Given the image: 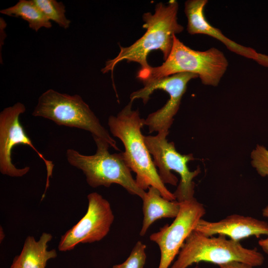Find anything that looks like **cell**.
Here are the masks:
<instances>
[{
	"label": "cell",
	"mask_w": 268,
	"mask_h": 268,
	"mask_svg": "<svg viewBox=\"0 0 268 268\" xmlns=\"http://www.w3.org/2000/svg\"><path fill=\"white\" fill-rule=\"evenodd\" d=\"M255 61H256L258 63H259L262 66L268 67V55L258 53L257 57Z\"/></svg>",
	"instance_id": "21"
},
{
	"label": "cell",
	"mask_w": 268,
	"mask_h": 268,
	"mask_svg": "<svg viewBox=\"0 0 268 268\" xmlns=\"http://www.w3.org/2000/svg\"><path fill=\"white\" fill-rule=\"evenodd\" d=\"M179 5L175 0H170L167 5L159 2L155 6V12H146L142 18L144 23L143 27L146 29L145 33L130 46H120V51L115 58L106 61L101 69L102 73L111 71L113 79V71L120 62L127 60L135 62L140 66L137 76L146 72L150 66L147 61L148 54L153 50H160L164 61L168 57L173 43L174 36L184 30L179 24L177 13Z\"/></svg>",
	"instance_id": "2"
},
{
	"label": "cell",
	"mask_w": 268,
	"mask_h": 268,
	"mask_svg": "<svg viewBox=\"0 0 268 268\" xmlns=\"http://www.w3.org/2000/svg\"><path fill=\"white\" fill-rule=\"evenodd\" d=\"M220 268H253V267L247 264L239 262H232L225 264L219 266Z\"/></svg>",
	"instance_id": "20"
},
{
	"label": "cell",
	"mask_w": 268,
	"mask_h": 268,
	"mask_svg": "<svg viewBox=\"0 0 268 268\" xmlns=\"http://www.w3.org/2000/svg\"><path fill=\"white\" fill-rule=\"evenodd\" d=\"M26 111L25 105L17 102L11 106L4 108L0 113V171L3 175L12 177H20L26 175L30 167L17 168L12 162L11 151L18 144L30 147L44 162L47 171L45 192L42 200L50 184L54 164L49 160L34 146L20 123L19 116Z\"/></svg>",
	"instance_id": "8"
},
{
	"label": "cell",
	"mask_w": 268,
	"mask_h": 268,
	"mask_svg": "<svg viewBox=\"0 0 268 268\" xmlns=\"http://www.w3.org/2000/svg\"><path fill=\"white\" fill-rule=\"evenodd\" d=\"M198 75L191 73L182 72L160 78L143 81V87L130 95V101L141 99L146 104L150 96L156 90H163L168 93L169 98L160 109L148 115L144 124L148 128L150 133L169 134L174 117L180 107L182 97L185 93L187 84Z\"/></svg>",
	"instance_id": "9"
},
{
	"label": "cell",
	"mask_w": 268,
	"mask_h": 268,
	"mask_svg": "<svg viewBox=\"0 0 268 268\" xmlns=\"http://www.w3.org/2000/svg\"><path fill=\"white\" fill-rule=\"evenodd\" d=\"M258 244L263 251L268 255V235L266 238L260 239Z\"/></svg>",
	"instance_id": "22"
},
{
	"label": "cell",
	"mask_w": 268,
	"mask_h": 268,
	"mask_svg": "<svg viewBox=\"0 0 268 268\" xmlns=\"http://www.w3.org/2000/svg\"><path fill=\"white\" fill-rule=\"evenodd\" d=\"M168 134L157 133L156 135H144V139L148 151L152 156L153 163L159 177L165 184L177 186L178 179L171 171L180 176V181L173 193L179 202L194 198L195 183L193 179L201 172L197 168L190 171L188 163L193 160L192 154H181L178 152L173 142H168L166 137Z\"/></svg>",
	"instance_id": "7"
},
{
	"label": "cell",
	"mask_w": 268,
	"mask_h": 268,
	"mask_svg": "<svg viewBox=\"0 0 268 268\" xmlns=\"http://www.w3.org/2000/svg\"><path fill=\"white\" fill-rule=\"evenodd\" d=\"M252 165L258 174L268 178V150L264 146L257 145L251 153Z\"/></svg>",
	"instance_id": "19"
},
{
	"label": "cell",
	"mask_w": 268,
	"mask_h": 268,
	"mask_svg": "<svg viewBox=\"0 0 268 268\" xmlns=\"http://www.w3.org/2000/svg\"><path fill=\"white\" fill-rule=\"evenodd\" d=\"M262 215L265 217H268V205L262 210Z\"/></svg>",
	"instance_id": "23"
},
{
	"label": "cell",
	"mask_w": 268,
	"mask_h": 268,
	"mask_svg": "<svg viewBox=\"0 0 268 268\" xmlns=\"http://www.w3.org/2000/svg\"><path fill=\"white\" fill-rule=\"evenodd\" d=\"M180 202L179 212L173 222L165 224L149 236L160 249L158 268H169L188 236L206 213L203 205L195 198Z\"/></svg>",
	"instance_id": "10"
},
{
	"label": "cell",
	"mask_w": 268,
	"mask_h": 268,
	"mask_svg": "<svg viewBox=\"0 0 268 268\" xmlns=\"http://www.w3.org/2000/svg\"><path fill=\"white\" fill-rule=\"evenodd\" d=\"M32 115L50 120L59 126L87 131L92 136L103 139L120 150L115 140L79 95H70L49 89L39 97Z\"/></svg>",
	"instance_id": "6"
},
{
	"label": "cell",
	"mask_w": 268,
	"mask_h": 268,
	"mask_svg": "<svg viewBox=\"0 0 268 268\" xmlns=\"http://www.w3.org/2000/svg\"><path fill=\"white\" fill-rule=\"evenodd\" d=\"M132 103L130 101L116 116L109 117L110 131L123 143V157L131 170L135 173L138 186L144 191L150 187H155L166 199L176 200L159 177L141 132L144 119L140 117L138 110H132Z\"/></svg>",
	"instance_id": "1"
},
{
	"label": "cell",
	"mask_w": 268,
	"mask_h": 268,
	"mask_svg": "<svg viewBox=\"0 0 268 268\" xmlns=\"http://www.w3.org/2000/svg\"><path fill=\"white\" fill-rule=\"evenodd\" d=\"M143 219L139 235L144 236L149 227L156 220L174 218L178 214L180 202L164 198L155 187H150L142 199Z\"/></svg>",
	"instance_id": "15"
},
{
	"label": "cell",
	"mask_w": 268,
	"mask_h": 268,
	"mask_svg": "<svg viewBox=\"0 0 268 268\" xmlns=\"http://www.w3.org/2000/svg\"><path fill=\"white\" fill-rule=\"evenodd\" d=\"M87 199L86 213L62 236L58 245L59 251L66 252L80 243L99 241L110 231L114 220L110 202L96 192L89 194Z\"/></svg>",
	"instance_id": "11"
},
{
	"label": "cell",
	"mask_w": 268,
	"mask_h": 268,
	"mask_svg": "<svg viewBox=\"0 0 268 268\" xmlns=\"http://www.w3.org/2000/svg\"><path fill=\"white\" fill-rule=\"evenodd\" d=\"M195 230L207 236L215 235L240 240L255 236L268 235V223L251 216L232 214L218 221H209L201 218Z\"/></svg>",
	"instance_id": "12"
},
{
	"label": "cell",
	"mask_w": 268,
	"mask_h": 268,
	"mask_svg": "<svg viewBox=\"0 0 268 268\" xmlns=\"http://www.w3.org/2000/svg\"><path fill=\"white\" fill-rule=\"evenodd\" d=\"M44 14L50 21H54L59 26L68 28L71 23L66 16V7L62 1L56 0H33Z\"/></svg>",
	"instance_id": "17"
},
{
	"label": "cell",
	"mask_w": 268,
	"mask_h": 268,
	"mask_svg": "<svg viewBox=\"0 0 268 268\" xmlns=\"http://www.w3.org/2000/svg\"><path fill=\"white\" fill-rule=\"evenodd\" d=\"M93 138L97 147L94 155H83L75 149H68L66 151L68 162L83 172L87 184L92 188L109 187L116 184L130 194L142 199L146 192L137 185L122 152L111 154L107 142L98 137L94 136Z\"/></svg>",
	"instance_id": "5"
},
{
	"label": "cell",
	"mask_w": 268,
	"mask_h": 268,
	"mask_svg": "<svg viewBox=\"0 0 268 268\" xmlns=\"http://www.w3.org/2000/svg\"><path fill=\"white\" fill-rule=\"evenodd\" d=\"M207 0H189L185 3L187 17V31L190 34H204L220 41L230 51L244 57L255 60L258 53L254 49L243 46L226 37L222 32L211 25L204 13Z\"/></svg>",
	"instance_id": "13"
},
{
	"label": "cell",
	"mask_w": 268,
	"mask_h": 268,
	"mask_svg": "<svg viewBox=\"0 0 268 268\" xmlns=\"http://www.w3.org/2000/svg\"><path fill=\"white\" fill-rule=\"evenodd\" d=\"M146 246L140 241H137L130 255L123 263L114 265L112 268H143L146 260Z\"/></svg>",
	"instance_id": "18"
},
{
	"label": "cell",
	"mask_w": 268,
	"mask_h": 268,
	"mask_svg": "<svg viewBox=\"0 0 268 268\" xmlns=\"http://www.w3.org/2000/svg\"><path fill=\"white\" fill-rule=\"evenodd\" d=\"M53 236L44 232L38 241L29 236L25 239L22 251L13 261L10 268H45L47 262L57 256L55 249L48 250Z\"/></svg>",
	"instance_id": "14"
},
{
	"label": "cell",
	"mask_w": 268,
	"mask_h": 268,
	"mask_svg": "<svg viewBox=\"0 0 268 268\" xmlns=\"http://www.w3.org/2000/svg\"><path fill=\"white\" fill-rule=\"evenodd\" d=\"M228 62L224 54L215 48L196 51L184 45L174 36L171 51L160 66L151 67L138 77L143 81L182 72L198 75L202 84L217 86L227 70Z\"/></svg>",
	"instance_id": "3"
},
{
	"label": "cell",
	"mask_w": 268,
	"mask_h": 268,
	"mask_svg": "<svg viewBox=\"0 0 268 268\" xmlns=\"http://www.w3.org/2000/svg\"><path fill=\"white\" fill-rule=\"evenodd\" d=\"M232 262L259 267L263 264L264 257L257 248L248 249L225 236H207L194 229L170 268H188L201 262L219 266Z\"/></svg>",
	"instance_id": "4"
},
{
	"label": "cell",
	"mask_w": 268,
	"mask_h": 268,
	"mask_svg": "<svg viewBox=\"0 0 268 268\" xmlns=\"http://www.w3.org/2000/svg\"><path fill=\"white\" fill-rule=\"evenodd\" d=\"M8 16L20 17L26 21L29 27L37 32L41 28H50L51 21L44 14L33 0H20L15 5L0 10Z\"/></svg>",
	"instance_id": "16"
}]
</instances>
